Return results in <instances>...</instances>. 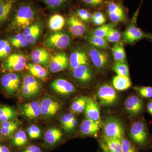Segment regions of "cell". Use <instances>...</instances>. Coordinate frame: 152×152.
Returning <instances> with one entry per match:
<instances>
[{
  "label": "cell",
  "mask_w": 152,
  "mask_h": 152,
  "mask_svg": "<svg viewBox=\"0 0 152 152\" xmlns=\"http://www.w3.org/2000/svg\"><path fill=\"white\" fill-rule=\"evenodd\" d=\"M150 147L152 148V135L151 136V140H150Z\"/></svg>",
  "instance_id": "54"
},
{
  "label": "cell",
  "mask_w": 152,
  "mask_h": 152,
  "mask_svg": "<svg viewBox=\"0 0 152 152\" xmlns=\"http://www.w3.org/2000/svg\"><path fill=\"white\" fill-rule=\"evenodd\" d=\"M69 65V57L64 52H59L52 56L48 67L50 72L54 73L64 70Z\"/></svg>",
  "instance_id": "12"
},
{
  "label": "cell",
  "mask_w": 152,
  "mask_h": 152,
  "mask_svg": "<svg viewBox=\"0 0 152 152\" xmlns=\"http://www.w3.org/2000/svg\"><path fill=\"white\" fill-rule=\"evenodd\" d=\"M31 57L34 64L45 67H48L51 58L50 52L46 49L42 48H37L33 50L31 53Z\"/></svg>",
  "instance_id": "19"
},
{
  "label": "cell",
  "mask_w": 152,
  "mask_h": 152,
  "mask_svg": "<svg viewBox=\"0 0 152 152\" xmlns=\"http://www.w3.org/2000/svg\"><path fill=\"white\" fill-rule=\"evenodd\" d=\"M72 38L66 31H54L45 37L43 45L47 48L51 50H63L70 46Z\"/></svg>",
  "instance_id": "3"
},
{
  "label": "cell",
  "mask_w": 152,
  "mask_h": 152,
  "mask_svg": "<svg viewBox=\"0 0 152 152\" xmlns=\"http://www.w3.org/2000/svg\"><path fill=\"white\" fill-rule=\"evenodd\" d=\"M41 85L40 82L31 75L26 74L24 76L20 91L24 97L34 96L40 91Z\"/></svg>",
  "instance_id": "10"
},
{
  "label": "cell",
  "mask_w": 152,
  "mask_h": 152,
  "mask_svg": "<svg viewBox=\"0 0 152 152\" xmlns=\"http://www.w3.org/2000/svg\"><path fill=\"white\" fill-rule=\"evenodd\" d=\"M123 152H140L138 148L125 136L121 140Z\"/></svg>",
  "instance_id": "39"
},
{
  "label": "cell",
  "mask_w": 152,
  "mask_h": 152,
  "mask_svg": "<svg viewBox=\"0 0 152 152\" xmlns=\"http://www.w3.org/2000/svg\"><path fill=\"white\" fill-rule=\"evenodd\" d=\"M125 110L132 117L139 116L145 109L144 101L140 96L133 95L129 96L125 101Z\"/></svg>",
  "instance_id": "11"
},
{
  "label": "cell",
  "mask_w": 152,
  "mask_h": 152,
  "mask_svg": "<svg viewBox=\"0 0 152 152\" xmlns=\"http://www.w3.org/2000/svg\"><path fill=\"white\" fill-rule=\"evenodd\" d=\"M43 26L41 22L35 21L23 30V34L30 45H34L37 41L42 32Z\"/></svg>",
  "instance_id": "17"
},
{
  "label": "cell",
  "mask_w": 152,
  "mask_h": 152,
  "mask_svg": "<svg viewBox=\"0 0 152 152\" xmlns=\"http://www.w3.org/2000/svg\"><path fill=\"white\" fill-rule=\"evenodd\" d=\"M0 152H10L8 148L4 145H0Z\"/></svg>",
  "instance_id": "52"
},
{
  "label": "cell",
  "mask_w": 152,
  "mask_h": 152,
  "mask_svg": "<svg viewBox=\"0 0 152 152\" xmlns=\"http://www.w3.org/2000/svg\"><path fill=\"white\" fill-rule=\"evenodd\" d=\"M26 67L31 75L36 78L45 80L48 76V71L43 66L37 64L28 63Z\"/></svg>",
  "instance_id": "25"
},
{
  "label": "cell",
  "mask_w": 152,
  "mask_h": 152,
  "mask_svg": "<svg viewBox=\"0 0 152 152\" xmlns=\"http://www.w3.org/2000/svg\"><path fill=\"white\" fill-rule=\"evenodd\" d=\"M72 71L74 78L82 84H88L94 78L93 70L89 64L80 66Z\"/></svg>",
  "instance_id": "16"
},
{
  "label": "cell",
  "mask_w": 152,
  "mask_h": 152,
  "mask_svg": "<svg viewBox=\"0 0 152 152\" xmlns=\"http://www.w3.org/2000/svg\"><path fill=\"white\" fill-rule=\"evenodd\" d=\"M130 140L138 148H147L150 146L151 137L145 121L143 118H139L133 122L130 128Z\"/></svg>",
  "instance_id": "2"
},
{
  "label": "cell",
  "mask_w": 152,
  "mask_h": 152,
  "mask_svg": "<svg viewBox=\"0 0 152 152\" xmlns=\"http://www.w3.org/2000/svg\"><path fill=\"white\" fill-rule=\"evenodd\" d=\"M10 41L0 39V60L6 58L10 54L12 47Z\"/></svg>",
  "instance_id": "38"
},
{
  "label": "cell",
  "mask_w": 152,
  "mask_h": 152,
  "mask_svg": "<svg viewBox=\"0 0 152 152\" xmlns=\"http://www.w3.org/2000/svg\"><path fill=\"white\" fill-rule=\"evenodd\" d=\"M63 134L61 131L57 128L49 129L45 134V140L47 143L53 145L59 141L61 139Z\"/></svg>",
  "instance_id": "31"
},
{
  "label": "cell",
  "mask_w": 152,
  "mask_h": 152,
  "mask_svg": "<svg viewBox=\"0 0 152 152\" xmlns=\"http://www.w3.org/2000/svg\"><path fill=\"white\" fill-rule=\"evenodd\" d=\"M15 116L12 109L8 107L0 108V121L2 122L10 121Z\"/></svg>",
  "instance_id": "41"
},
{
  "label": "cell",
  "mask_w": 152,
  "mask_h": 152,
  "mask_svg": "<svg viewBox=\"0 0 152 152\" xmlns=\"http://www.w3.org/2000/svg\"><path fill=\"white\" fill-rule=\"evenodd\" d=\"M112 51L115 62L126 61V56L122 42L120 41L115 43L112 47Z\"/></svg>",
  "instance_id": "28"
},
{
  "label": "cell",
  "mask_w": 152,
  "mask_h": 152,
  "mask_svg": "<svg viewBox=\"0 0 152 152\" xmlns=\"http://www.w3.org/2000/svg\"><path fill=\"white\" fill-rule=\"evenodd\" d=\"M75 117L74 114L72 113L64 114L61 116L60 119L61 124L65 130L66 131L68 126Z\"/></svg>",
  "instance_id": "44"
},
{
  "label": "cell",
  "mask_w": 152,
  "mask_h": 152,
  "mask_svg": "<svg viewBox=\"0 0 152 152\" xmlns=\"http://www.w3.org/2000/svg\"><path fill=\"white\" fill-rule=\"evenodd\" d=\"M150 35H151V39H150V40L152 41V34H150Z\"/></svg>",
  "instance_id": "55"
},
{
  "label": "cell",
  "mask_w": 152,
  "mask_h": 152,
  "mask_svg": "<svg viewBox=\"0 0 152 152\" xmlns=\"http://www.w3.org/2000/svg\"><path fill=\"white\" fill-rule=\"evenodd\" d=\"M67 23L70 32L74 37H81L86 33V26L76 14H72L69 17Z\"/></svg>",
  "instance_id": "14"
},
{
  "label": "cell",
  "mask_w": 152,
  "mask_h": 152,
  "mask_svg": "<svg viewBox=\"0 0 152 152\" xmlns=\"http://www.w3.org/2000/svg\"><path fill=\"white\" fill-rule=\"evenodd\" d=\"M90 58L86 50L78 48L71 53L69 57L70 69H74L84 65L89 64Z\"/></svg>",
  "instance_id": "13"
},
{
  "label": "cell",
  "mask_w": 152,
  "mask_h": 152,
  "mask_svg": "<svg viewBox=\"0 0 152 152\" xmlns=\"http://www.w3.org/2000/svg\"><path fill=\"white\" fill-rule=\"evenodd\" d=\"M92 15L91 12H88V13L86 15L85 22H87L91 20V19Z\"/></svg>",
  "instance_id": "53"
},
{
  "label": "cell",
  "mask_w": 152,
  "mask_h": 152,
  "mask_svg": "<svg viewBox=\"0 0 152 152\" xmlns=\"http://www.w3.org/2000/svg\"><path fill=\"white\" fill-rule=\"evenodd\" d=\"M37 10L28 3L19 6L9 26V30L19 31L24 29L35 22L37 18Z\"/></svg>",
  "instance_id": "1"
},
{
  "label": "cell",
  "mask_w": 152,
  "mask_h": 152,
  "mask_svg": "<svg viewBox=\"0 0 152 152\" xmlns=\"http://www.w3.org/2000/svg\"><path fill=\"white\" fill-rule=\"evenodd\" d=\"M113 69L117 75L129 77V66L126 61L115 62Z\"/></svg>",
  "instance_id": "36"
},
{
  "label": "cell",
  "mask_w": 152,
  "mask_h": 152,
  "mask_svg": "<svg viewBox=\"0 0 152 152\" xmlns=\"http://www.w3.org/2000/svg\"><path fill=\"white\" fill-rule=\"evenodd\" d=\"M140 9L137 10L134 16V20L131 22L129 26L122 34V39L124 43L133 44L144 39H150V34L144 33L140 28L136 25V18L138 15Z\"/></svg>",
  "instance_id": "6"
},
{
  "label": "cell",
  "mask_w": 152,
  "mask_h": 152,
  "mask_svg": "<svg viewBox=\"0 0 152 152\" xmlns=\"http://www.w3.org/2000/svg\"><path fill=\"white\" fill-rule=\"evenodd\" d=\"M102 121H95L86 118L82 122L81 132L85 135L96 137L102 126Z\"/></svg>",
  "instance_id": "18"
},
{
  "label": "cell",
  "mask_w": 152,
  "mask_h": 152,
  "mask_svg": "<svg viewBox=\"0 0 152 152\" xmlns=\"http://www.w3.org/2000/svg\"><path fill=\"white\" fill-rule=\"evenodd\" d=\"M147 110L148 113L152 116V99H150L147 104Z\"/></svg>",
  "instance_id": "51"
},
{
  "label": "cell",
  "mask_w": 152,
  "mask_h": 152,
  "mask_svg": "<svg viewBox=\"0 0 152 152\" xmlns=\"http://www.w3.org/2000/svg\"><path fill=\"white\" fill-rule=\"evenodd\" d=\"M1 140V135H0V140Z\"/></svg>",
  "instance_id": "56"
},
{
  "label": "cell",
  "mask_w": 152,
  "mask_h": 152,
  "mask_svg": "<svg viewBox=\"0 0 152 152\" xmlns=\"http://www.w3.org/2000/svg\"><path fill=\"white\" fill-rule=\"evenodd\" d=\"M51 87L56 93L62 95H68L75 92V88L70 82L65 79H58L52 83Z\"/></svg>",
  "instance_id": "21"
},
{
  "label": "cell",
  "mask_w": 152,
  "mask_h": 152,
  "mask_svg": "<svg viewBox=\"0 0 152 152\" xmlns=\"http://www.w3.org/2000/svg\"><path fill=\"white\" fill-rule=\"evenodd\" d=\"M96 94L100 104L104 107L113 105L118 99V95L115 89L107 84L99 87Z\"/></svg>",
  "instance_id": "9"
},
{
  "label": "cell",
  "mask_w": 152,
  "mask_h": 152,
  "mask_svg": "<svg viewBox=\"0 0 152 152\" xmlns=\"http://www.w3.org/2000/svg\"><path fill=\"white\" fill-rule=\"evenodd\" d=\"M89 44L97 48L106 50L110 48L108 42L104 38L92 35L90 34L87 37Z\"/></svg>",
  "instance_id": "32"
},
{
  "label": "cell",
  "mask_w": 152,
  "mask_h": 152,
  "mask_svg": "<svg viewBox=\"0 0 152 152\" xmlns=\"http://www.w3.org/2000/svg\"><path fill=\"white\" fill-rule=\"evenodd\" d=\"M114 26L115 25L113 23L102 25L93 30L90 34L96 37L105 38L109 31L114 28Z\"/></svg>",
  "instance_id": "37"
},
{
  "label": "cell",
  "mask_w": 152,
  "mask_h": 152,
  "mask_svg": "<svg viewBox=\"0 0 152 152\" xmlns=\"http://www.w3.org/2000/svg\"><path fill=\"white\" fill-rule=\"evenodd\" d=\"M28 133L29 137L31 139L39 138L41 136V130L37 126L33 125L28 128Z\"/></svg>",
  "instance_id": "45"
},
{
  "label": "cell",
  "mask_w": 152,
  "mask_h": 152,
  "mask_svg": "<svg viewBox=\"0 0 152 152\" xmlns=\"http://www.w3.org/2000/svg\"><path fill=\"white\" fill-rule=\"evenodd\" d=\"M23 152H42V151L39 147L33 145L28 147L24 150Z\"/></svg>",
  "instance_id": "49"
},
{
  "label": "cell",
  "mask_w": 152,
  "mask_h": 152,
  "mask_svg": "<svg viewBox=\"0 0 152 152\" xmlns=\"http://www.w3.org/2000/svg\"><path fill=\"white\" fill-rule=\"evenodd\" d=\"M85 50L98 70H103L108 66L110 56L105 50L97 48L89 44L85 46Z\"/></svg>",
  "instance_id": "5"
},
{
  "label": "cell",
  "mask_w": 152,
  "mask_h": 152,
  "mask_svg": "<svg viewBox=\"0 0 152 152\" xmlns=\"http://www.w3.org/2000/svg\"><path fill=\"white\" fill-rule=\"evenodd\" d=\"M90 98L86 96H81L75 99L72 103L70 110L73 114H79L85 111Z\"/></svg>",
  "instance_id": "30"
},
{
  "label": "cell",
  "mask_w": 152,
  "mask_h": 152,
  "mask_svg": "<svg viewBox=\"0 0 152 152\" xmlns=\"http://www.w3.org/2000/svg\"><path fill=\"white\" fill-rule=\"evenodd\" d=\"M112 84L114 88L119 91L128 89L130 88L132 85L129 77L119 75L114 77Z\"/></svg>",
  "instance_id": "26"
},
{
  "label": "cell",
  "mask_w": 152,
  "mask_h": 152,
  "mask_svg": "<svg viewBox=\"0 0 152 152\" xmlns=\"http://www.w3.org/2000/svg\"><path fill=\"white\" fill-rule=\"evenodd\" d=\"M28 139L26 133L23 131L20 130L15 134L13 143L17 147L23 146L27 143Z\"/></svg>",
  "instance_id": "40"
},
{
  "label": "cell",
  "mask_w": 152,
  "mask_h": 152,
  "mask_svg": "<svg viewBox=\"0 0 152 152\" xmlns=\"http://www.w3.org/2000/svg\"><path fill=\"white\" fill-rule=\"evenodd\" d=\"M99 144L103 152H123L121 140L108 138L102 136Z\"/></svg>",
  "instance_id": "22"
},
{
  "label": "cell",
  "mask_w": 152,
  "mask_h": 152,
  "mask_svg": "<svg viewBox=\"0 0 152 152\" xmlns=\"http://www.w3.org/2000/svg\"><path fill=\"white\" fill-rule=\"evenodd\" d=\"M1 84L6 94L12 96L19 91L21 84L20 76L15 72H9L1 77Z\"/></svg>",
  "instance_id": "8"
},
{
  "label": "cell",
  "mask_w": 152,
  "mask_h": 152,
  "mask_svg": "<svg viewBox=\"0 0 152 152\" xmlns=\"http://www.w3.org/2000/svg\"><path fill=\"white\" fill-rule=\"evenodd\" d=\"M6 1V0H0V1Z\"/></svg>",
  "instance_id": "57"
},
{
  "label": "cell",
  "mask_w": 152,
  "mask_h": 152,
  "mask_svg": "<svg viewBox=\"0 0 152 152\" xmlns=\"http://www.w3.org/2000/svg\"><path fill=\"white\" fill-rule=\"evenodd\" d=\"M42 114L46 117L55 115L61 109V104L51 98H43L40 104Z\"/></svg>",
  "instance_id": "20"
},
{
  "label": "cell",
  "mask_w": 152,
  "mask_h": 152,
  "mask_svg": "<svg viewBox=\"0 0 152 152\" xmlns=\"http://www.w3.org/2000/svg\"><path fill=\"white\" fill-rule=\"evenodd\" d=\"M65 24V20L61 15L55 14L50 17L48 21L49 28L53 32L61 31Z\"/></svg>",
  "instance_id": "27"
},
{
  "label": "cell",
  "mask_w": 152,
  "mask_h": 152,
  "mask_svg": "<svg viewBox=\"0 0 152 152\" xmlns=\"http://www.w3.org/2000/svg\"><path fill=\"white\" fill-rule=\"evenodd\" d=\"M18 123L17 121H8L4 122L1 125L0 132L4 137H8L12 134L18 126Z\"/></svg>",
  "instance_id": "33"
},
{
  "label": "cell",
  "mask_w": 152,
  "mask_h": 152,
  "mask_svg": "<svg viewBox=\"0 0 152 152\" xmlns=\"http://www.w3.org/2000/svg\"><path fill=\"white\" fill-rule=\"evenodd\" d=\"M10 42L12 46L17 49L26 48L29 45L26 38L23 33L11 37Z\"/></svg>",
  "instance_id": "34"
},
{
  "label": "cell",
  "mask_w": 152,
  "mask_h": 152,
  "mask_svg": "<svg viewBox=\"0 0 152 152\" xmlns=\"http://www.w3.org/2000/svg\"><path fill=\"white\" fill-rule=\"evenodd\" d=\"M88 11L86 9H80L76 12V15L83 21L85 22L86 15L88 13Z\"/></svg>",
  "instance_id": "48"
},
{
  "label": "cell",
  "mask_w": 152,
  "mask_h": 152,
  "mask_svg": "<svg viewBox=\"0 0 152 152\" xmlns=\"http://www.w3.org/2000/svg\"><path fill=\"white\" fill-rule=\"evenodd\" d=\"M27 65V60L23 55L14 53L6 58L1 65L3 71L17 72L23 69Z\"/></svg>",
  "instance_id": "7"
},
{
  "label": "cell",
  "mask_w": 152,
  "mask_h": 152,
  "mask_svg": "<svg viewBox=\"0 0 152 152\" xmlns=\"http://www.w3.org/2000/svg\"><path fill=\"white\" fill-rule=\"evenodd\" d=\"M50 10L58 11L65 7L69 0H41Z\"/></svg>",
  "instance_id": "35"
},
{
  "label": "cell",
  "mask_w": 152,
  "mask_h": 152,
  "mask_svg": "<svg viewBox=\"0 0 152 152\" xmlns=\"http://www.w3.org/2000/svg\"><path fill=\"white\" fill-rule=\"evenodd\" d=\"M83 3L88 7L98 8L102 6L105 0H82Z\"/></svg>",
  "instance_id": "46"
},
{
  "label": "cell",
  "mask_w": 152,
  "mask_h": 152,
  "mask_svg": "<svg viewBox=\"0 0 152 152\" xmlns=\"http://www.w3.org/2000/svg\"><path fill=\"white\" fill-rule=\"evenodd\" d=\"M122 37V35L118 30L113 28L107 34L105 39L108 42L116 43L120 42Z\"/></svg>",
  "instance_id": "42"
},
{
  "label": "cell",
  "mask_w": 152,
  "mask_h": 152,
  "mask_svg": "<svg viewBox=\"0 0 152 152\" xmlns=\"http://www.w3.org/2000/svg\"><path fill=\"white\" fill-rule=\"evenodd\" d=\"M134 89L141 98L147 99H151L152 98V87H135Z\"/></svg>",
  "instance_id": "43"
},
{
  "label": "cell",
  "mask_w": 152,
  "mask_h": 152,
  "mask_svg": "<svg viewBox=\"0 0 152 152\" xmlns=\"http://www.w3.org/2000/svg\"><path fill=\"white\" fill-rule=\"evenodd\" d=\"M86 118L95 121H102L99 108L94 100L90 99L85 110Z\"/></svg>",
  "instance_id": "24"
},
{
  "label": "cell",
  "mask_w": 152,
  "mask_h": 152,
  "mask_svg": "<svg viewBox=\"0 0 152 152\" xmlns=\"http://www.w3.org/2000/svg\"><path fill=\"white\" fill-rule=\"evenodd\" d=\"M77 125V120L76 119L75 117L72 120V121L70 123L69 126H68L66 131H67V132H70V131L73 130L76 127Z\"/></svg>",
  "instance_id": "50"
},
{
  "label": "cell",
  "mask_w": 152,
  "mask_h": 152,
  "mask_svg": "<svg viewBox=\"0 0 152 152\" xmlns=\"http://www.w3.org/2000/svg\"><path fill=\"white\" fill-rule=\"evenodd\" d=\"M104 137L108 138L121 140L125 136L124 125L115 117H108L102 124Z\"/></svg>",
  "instance_id": "4"
},
{
  "label": "cell",
  "mask_w": 152,
  "mask_h": 152,
  "mask_svg": "<svg viewBox=\"0 0 152 152\" xmlns=\"http://www.w3.org/2000/svg\"><path fill=\"white\" fill-rule=\"evenodd\" d=\"M13 0L0 1V25L8 18L13 6Z\"/></svg>",
  "instance_id": "29"
},
{
  "label": "cell",
  "mask_w": 152,
  "mask_h": 152,
  "mask_svg": "<svg viewBox=\"0 0 152 152\" xmlns=\"http://www.w3.org/2000/svg\"><path fill=\"white\" fill-rule=\"evenodd\" d=\"M93 23L96 26H101L104 24L106 22V19L105 16L99 18H91Z\"/></svg>",
  "instance_id": "47"
},
{
  "label": "cell",
  "mask_w": 152,
  "mask_h": 152,
  "mask_svg": "<svg viewBox=\"0 0 152 152\" xmlns=\"http://www.w3.org/2000/svg\"><path fill=\"white\" fill-rule=\"evenodd\" d=\"M107 12L110 20L113 23H117L126 20L124 9L120 4L115 2H110L107 6Z\"/></svg>",
  "instance_id": "15"
},
{
  "label": "cell",
  "mask_w": 152,
  "mask_h": 152,
  "mask_svg": "<svg viewBox=\"0 0 152 152\" xmlns=\"http://www.w3.org/2000/svg\"><path fill=\"white\" fill-rule=\"evenodd\" d=\"M21 112L27 118H36L42 114L40 104L37 101L24 104L21 107Z\"/></svg>",
  "instance_id": "23"
}]
</instances>
